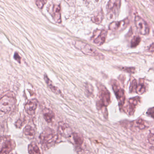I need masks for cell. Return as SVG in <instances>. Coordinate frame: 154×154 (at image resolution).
Here are the masks:
<instances>
[{
	"label": "cell",
	"mask_w": 154,
	"mask_h": 154,
	"mask_svg": "<svg viewBox=\"0 0 154 154\" xmlns=\"http://www.w3.org/2000/svg\"><path fill=\"white\" fill-rule=\"evenodd\" d=\"M57 135L54 130L49 128H46L39 137L42 149L48 150L56 144L57 140Z\"/></svg>",
	"instance_id": "6da1fadb"
},
{
	"label": "cell",
	"mask_w": 154,
	"mask_h": 154,
	"mask_svg": "<svg viewBox=\"0 0 154 154\" xmlns=\"http://www.w3.org/2000/svg\"><path fill=\"white\" fill-rule=\"evenodd\" d=\"M75 46L83 54L87 56H91L98 60H103L105 58L103 54L89 44L82 42L77 41L76 42Z\"/></svg>",
	"instance_id": "7a4b0ae2"
},
{
	"label": "cell",
	"mask_w": 154,
	"mask_h": 154,
	"mask_svg": "<svg viewBox=\"0 0 154 154\" xmlns=\"http://www.w3.org/2000/svg\"><path fill=\"white\" fill-rule=\"evenodd\" d=\"M14 95L11 93L5 95L0 99V112L7 114L14 109L16 105Z\"/></svg>",
	"instance_id": "3957f363"
},
{
	"label": "cell",
	"mask_w": 154,
	"mask_h": 154,
	"mask_svg": "<svg viewBox=\"0 0 154 154\" xmlns=\"http://www.w3.org/2000/svg\"><path fill=\"white\" fill-rule=\"evenodd\" d=\"M98 88L99 100L97 103V107L99 109H100L103 107L109 106L111 101V97L110 93L104 85L100 84Z\"/></svg>",
	"instance_id": "277c9868"
},
{
	"label": "cell",
	"mask_w": 154,
	"mask_h": 154,
	"mask_svg": "<svg viewBox=\"0 0 154 154\" xmlns=\"http://www.w3.org/2000/svg\"><path fill=\"white\" fill-rule=\"evenodd\" d=\"M15 142L9 136H0V154H9L15 148Z\"/></svg>",
	"instance_id": "5b68a950"
},
{
	"label": "cell",
	"mask_w": 154,
	"mask_h": 154,
	"mask_svg": "<svg viewBox=\"0 0 154 154\" xmlns=\"http://www.w3.org/2000/svg\"><path fill=\"white\" fill-rule=\"evenodd\" d=\"M121 5V0H109V1L106 6L109 18L116 19L119 14Z\"/></svg>",
	"instance_id": "8992f818"
},
{
	"label": "cell",
	"mask_w": 154,
	"mask_h": 154,
	"mask_svg": "<svg viewBox=\"0 0 154 154\" xmlns=\"http://www.w3.org/2000/svg\"><path fill=\"white\" fill-rule=\"evenodd\" d=\"M112 86L113 91L115 92L116 97L117 99L119 102V105L120 108L125 104V95L124 90L120 87L119 83L116 80H113L112 81Z\"/></svg>",
	"instance_id": "52a82bcc"
},
{
	"label": "cell",
	"mask_w": 154,
	"mask_h": 154,
	"mask_svg": "<svg viewBox=\"0 0 154 154\" xmlns=\"http://www.w3.org/2000/svg\"><path fill=\"white\" fill-rule=\"evenodd\" d=\"M135 24L138 32L142 35H147L150 32V28L147 23L140 16L136 15L135 18Z\"/></svg>",
	"instance_id": "ba28073f"
},
{
	"label": "cell",
	"mask_w": 154,
	"mask_h": 154,
	"mask_svg": "<svg viewBox=\"0 0 154 154\" xmlns=\"http://www.w3.org/2000/svg\"><path fill=\"white\" fill-rule=\"evenodd\" d=\"M107 31L106 30H97L94 32L92 38L93 42L97 45L100 46L106 41Z\"/></svg>",
	"instance_id": "9c48e42d"
},
{
	"label": "cell",
	"mask_w": 154,
	"mask_h": 154,
	"mask_svg": "<svg viewBox=\"0 0 154 154\" xmlns=\"http://www.w3.org/2000/svg\"><path fill=\"white\" fill-rule=\"evenodd\" d=\"M60 7L58 5L52 4L49 7L48 12L51 14L53 20L57 23H61V18Z\"/></svg>",
	"instance_id": "30bf717a"
},
{
	"label": "cell",
	"mask_w": 154,
	"mask_h": 154,
	"mask_svg": "<svg viewBox=\"0 0 154 154\" xmlns=\"http://www.w3.org/2000/svg\"><path fill=\"white\" fill-rule=\"evenodd\" d=\"M58 132L60 134L66 138L70 137L73 134L71 128L67 124L63 122L59 123Z\"/></svg>",
	"instance_id": "8fae6325"
},
{
	"label": "cell",
	"mask_w": 154,
	"mask_h": 154,
	"mask_svg": "<svg viewBox=\"0 0 154 154\" xmlns=\"http://www.w3.org/2000/svg\"><path fill=\"white\" fill-rule=\"evenodd\" d=\"M129 23L128 19H125L121 21L113 22L109 24V29L114 31L123 29L126 28Z\"/></svg>",
	"instance_id": "7c38bea8"
},
{
	"label": "cell",
	"mask_w": 154,
	"mask_h": 154,
	"mask_svg": "<svg viewBox=\"0 0 154 154\" xmlns=\"http://www.w3.org/2000/svg\"><path fill=\"white\" fill-rule=\"evenodd\" d=\"M38 106V101L36 99L29 100L24 107L25 111L28 115L32 116L35 114Z\"/></svg>",
	"instance_id": "4fadbf2b"
},
{
	"label": "cell",
	"mask_w": 154,
	"mask_h": 154,
	"mask_svg": "<svg viewBox=\"0 0 154 154\" xmlns=\"http://www.w3.org/2000/svg\"><path fill=\"white\" fill-rule=\"evenodd\" d=\"M140 98L139 97H135L132 98L129 100V108H128V113L130 116L134 114L137 106L140 101Z\"/></svg>",
	"instance_id": "5bb4252c"
},
{
	"label": "cell",
	"mask_w": 154,
	"mask_h": 154,
	"mask_svg": "<svg viewBox=\"0 0 154 154\" xmlns=\"http://www.w3.org/2000/svg\"><path fill=\"white\" fill-rule=\"evenodd\" d=\"M104 18V13L103 10L97 12L91 18V20L94 23L99 24L102 22Z\"/></svg>",
	"instance_id": "9a60e30c"
},
{
	"label": "cell",
	"mask_w": 154,
	"mask_h": 154,
	"mask_svg": "<svg viewBox=\"0 0 154 154\" xmlns=\"http://www.w3.org/2000/svg\"><path fill=\"white\" fill-rule=\"evenodd\" d=\"M43 116H44V119L48 123H51L52 122L55 118V114L53 111L47 108L43 109Z\"/></svg>",
	"instance_id": "2e32d148"
},
{
	"label": "cell",
	"mask_w": 154,
	"mask_h": 154,
	"mask_svg": "<svg viewBox=\"0 0 154 154\" xmlns=\"http://www.w3.org/2000/svg\"><path fill=\"white\" fill-rule=\"evenodd\" d=\"M44 80H45L47 85H48L49 88L51 90L52 92H54L55 94H60L61 92H60V90L59 89L53 85L51 81L50 80V79L48 78V77L46 75H44Z\"/></svg>",
	"instance_id": "e0dca14e"
},
{
	"label": "cell",
	"mask_w": 154,
	"mask_h": 154,
	"mask_svg": "<svg viewBox=\"0 0 154 154\" xmlns=\"http://www.w3.org/2000/svg\"><path fill=\"white\" fill-rule=\"evenodd\" d=\"M146 90V87L144 80L143 79H141L139 81V84H137L136 91L137 94L142 95L145 92Z\"/></svg>",
	"instance_id": "ac0fdd59"
},
{
	"label": "cell",
	"mask_w": 154,
	"mask_h": 154,
	"mask_svg": "<svg viewBox=\"0 0 154 154\" xmlns=\"http://www.w3.org/2000/svg\"><path fill=\"white\" fill-rule=\"evenodd\" d=\"M23 133L26 136L30 138H33L35 135V130L30 125H27L25 127L23 130Z\"/></svg>",
	"instance_id": "d6986e66"
},
{
	"label": "cell",
	"mask_w": 154,
	"mask_h": 154,
	"mask_svg": "<svg viewBox=\"0 0 154 154\" xmlns=\"http://www.w3.org/2000/svg\"><path fill=\"white\" fill-rule=\"evenodd\" d=\"M29 154H41L40 151L38 146L35 143H31L28 146Z\"/></svg>",
	"instance_id": "ffe728a7"
},
{
	"label": "cell",
	"mask_w": 154,
	"mask_h": 154,
	"mask_svg": "<svg viewBox=\"0 0 154 154\" xmlns=\"http://www.w3.org/2000/svg\"><path fill=\"white\" fill-rule=\"evenodd\" d=\"M71 136L73 137V140L75 144L77 145L78 146H80L82 144L83 139L79 134L76 133H73Z\"/></svg>",
	"instance_id": "44dd1931"
},
{
	"label": "cell",
	"mask_w": 154,
	"mask_h": 154,
	"mask_svg": "<svg viewBox=\"0 0 154 154\" xmlns=\"http://www.w3.org/2000/svg\"><path fill=\"white\" fill-rule=\"evenodd\" d=\"M84 1H85V3L87 5L88 7L91 9H94L97 7L102 0H84Z\"/></svg>",
	"instance_id": "7402d4cb"
},
{
	"label": "cell",
	"mask_w": 154,
	"mask_h": 154,
	"mask_svg": "<svg viewBox=\"0 0 154 154\" xmlns=\"http://www.w3.org/2000/svg\"><path fill=\"white\" fill-rule=\"evenodd\" d=\"M136 126L138 128L141 129V130L147 128V126L145 125L144 121L142 119H139L137 120L136 122Z\"/></svg>",
	"instance_id": "603a6c76"
},
{
	"label": "cell",
	"mask_w": 154,
	"mask_h": 154,
	"mask_svg": "<svg viewBox=\"0 0 154 154\" xmlns=\"http://www.w3.org/2000/svg\"><path fill=\"white\" fill-rule=\"evenodd\" d=\"M141 39L139 36H135L131 41V47L135 48L137 47L141 42Z\"/></svg>",
	"instance_id": "cb8c5ba5"
},
{
	"label": "cell",
	"mask_w": 154,
	"mask_h": 154,
	"mask_svg": "<svg viewBox=\"0 0 154 154\" xmlns=\"http://www.w3.org/2000/svg\"><path fill=\"white\" fill-rule=\"evenodd\" d=\"M25 122H26V121H25V119L23 118L19 119L16 121L15 124H14L15 127L16 128H19V129L21 128L25 124Z\"/></svg>",
	"instance_id": "d4e9b609"
},
{
	"label": "cell",
	"mask_w": 154,
	"mask_h": 154,
	"mask_svg": "<svg viewBox=\"0 0 154 154\" xmlns=\"http://www.w3.org/2000/svg\"><path fill=\"white\" fill-rule=\"evenodd\" d=\"M137 85V82L136 80L134 79H133L131 81L130 87V91L131 93H134L136 91Z\"/></svg>",
	"instance_id": "484cf974"
},
{
	"label": "cell",
	"mask_w": 154,
	"mask_h": 154,
	"mask_svg": "<svg viewBox=\"0 0 154 154\" xmlns=\"http://www.w3.org/2000/svg\"><path fill=\"white\" fill-rule=\"evenodd\" d=\"M48 0H37L36 5L40 9H42L43 6L47 3Z\"/></svg>",
	"instance_id": "4316f807"
},
{
	"label": "cell",
	"mask_w": 154,
	"mask_h": 154,
	"mask_svg": "<svg viewBox=\"0 0 154 154\" xmlns=\"http://www.w3.org/2000/svg\"><path fill=\"white\" fill-rule=\"evenodd\" d=\"M148 140L151 144H154V132H151L148 137Z\"/></svg>",
	"instance_id": "83f0119b"
},
{
	"label": "cell",
	"mask_w": 154,
	"mask_h": 154,
	"mask_svg": "<svg viewBox=\"0 0 154 154\" xmlns=\"http://www.w3.org/2000/svg\"><path fill=\"white\" fill-rule=\"evenodd\" d=\"M121 69L123 70V71L130 73H134L135 72V70L134 68L133 67H123L121 68Z\"/></svg>",
	"instance_id": "f1b7e54d"
},
{
	"label": "cell",
	"mask_w": 154,
	"mask_h": 154,
	"mask_svg": "<svg viewBox=\"0 0 154 154\" xmlns=\"http://www.w3.org/2000/svg\"><path fill=\"white\" fill-rule=\"evenodd\" d=\"M147 114L148 116L152 117L154 119V107L149 109L147 111Z\"/></svg>",
	"instance_id": "f546056e"
},
{
	"label": "cell",
	"mask_w": 154,
	"mask_h": 154,
	"mask_svg": "<svg viewBox=\"0 0 154 154\" xmlns=\"http://www.w3.org/2000/svg\"><path fill=\"white\" fill-rule=\"evenodd\" d=\"M86 91L88 92V94H91V93L93 92V87L91 85H89V84H87V87H86Z\"/></svg>",
	"instance_id": "4dcf8cb0"
},
{
	"label": "cell",
	"mask_w": 154,
	"mask_h": 154,
	"mask_svg": "<svg viewBox=\"0 0 154 154\" xmlns=\"http://www.w3.org/2000/svg\"><path fill=\"white\" fill-rule=\"evenodd\" d=\"M65 2L69 5V6H75L76 2V0H65Z\"/></svg>",
	"instance_id": "1f68e13d"
},
{
	"label": "cell",
	"mask_w": 154,
	"mask_h": 154,
	"mask_svg": "<svg viewBox=\"0 0 154 154\" xmlns=\"http://www.w3.org/2000/svg\"><path fill=\"white\" fill-rule=\"evenodd\" d=\"M14 60H16V61L19 62V63H20V60H21V58L19 56V54L17 53V52H15V54L14 55Z\"/></svg>",
	"instance_id": "d6a6232c"
},
{
	"label": "cell",
	"mask_w": 154,
	"mask_h": 154,
	"mask_svg": "<svg viewBox=\"0 0 154 154\" xmlns=\"http://www.w3.org/2000/svg\"><path fill=\"white\" fill-rule=\"evenodd\" d=\"M149 51L150 52H154V43L152 44L150 46L149 49Z\"/></svg>",
	"instance_id": "836d02e7"
},
{
	"label": "cell",
	"mask_w": 154,
	"mask_h": 154,
	"mask_svg": "<svg viewBox=\"0 0 154 154\" xmlns=\"http://www.w3.org/2000/svg\"><path fill=\"white\" fill-rule=\"evenodd\" d=\"M150 1H151V2H152V3H153L154 4V0H150Z\"/></svg>",
	"instance_id": "e575fe53"
}]
</instances>
